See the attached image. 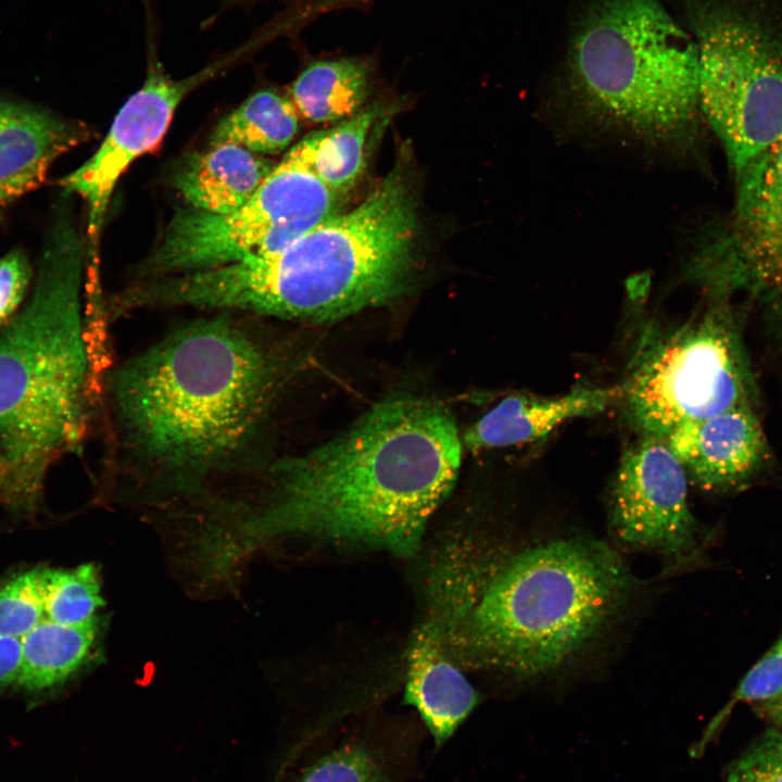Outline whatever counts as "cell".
<instances>
[{
	"instance_id": "6da1fadb",
	"label": "cell",
	"mask_w": 782,
	"mask_h": 782,
	"mask_svg": "<svg viewBox=\"0 0 782 782\" xmlns=\"http://www.w3.org/2000/svg\"><path fill=\"white\" fill-rule=\"evenodd\" d=\"M106 373L108 471L138 489L191 496L261 465L256 449L292 371L266 318L210 312Z\"/></svg>"
},
{
	"instance_id": "7a4b0ae2",
	"label": "cell",
	"mask_w": 782,
	"mask_h": 782,
	"mask_svg": "<svg viewBox=\"0 0 782 782\" xmlns=\"http://www.w3.org/2000/svg\"><path fill=\"white\" fill-rule=\"evenodd\" d=\"M462 443L441 406L404 396L375 405L343 433L241 477L253 488L223 509L247 530L305 534L413 554L452 491Z\"/></svg>"
},
{
	"instance_id": "3957f363",
	"label": "cell",
	"mask_w": 782,
	"mask_h": 782,
	"mask_svg": "<svg viewBox=\"0 0 782 782\" xmlns=\"http://www.w3.org/2000/svg\"><path fill=\"white\" fill-rule=\"evenodd\" d=\"M85 264L72 207L60 204L26 302L0 331V501L15 513H34L50 466L77 449L100 402Z\"/></svg>"
},
{
	"instance_id": "277c9868",
	"label": "cell",
	"mask_w": 782,
	"mask_h": 782,
	"mask_svg": "<svg viewBox=\"0 0 782 782\" xmlns=\"http://www.w3.org/2000/svg\"><path fill=\"white\" fill-rule=\"evenodd\" d=\"M417 241V201L400 163L354 209L279 251L180 275L171 295L178 307L332 321L402 294L416 269Z\"/></svg>"
},
{
	"instance_id": "5b68a950",
	"label": "cell",
	"mask_w": 782,
	"mask_h": 782,
	"mask_svg": "<svg viewBox=\"0 0 782 782\" xmlns=\"http://www.w3.org/2000/svg\"><path fill=\"white\" fill-rule=\"evenodd\" d=\"M635 581L620 556L583 538L548 541L497 566L445 621L468 664L532 678L588 645L628 602Z\"/></svg>"
},
{
	"instance_id": "8992f818",
	"label": "cell",
	"mask_w": 782,
	"mask_h": 782,
	"mask_svg": "<svg viewBox=\"0 0 782 782\" xmlns=\"http://www.w3.org/2000/svg\"><path fill=\"white\" fill-rule=\"evenodd\" d=\"M582 118L655 148H682L701 117L695 41L656 0H600L571 43Z\"/></svg>"
},
{
	"instance_id": "52a82bcc",
	"label": "cell",
	"mask_w": 782,
	"mask_h": 782,
	"mask_svg": "<svg viewBox=\"0 0 782 782\" xmlns=\"http://www.w3.org/2000/svg\"><path fill=\"white\" fill-rule=\"evenodd\" d=\"M703 115L734 175L782 138V0H686Z\"/></svg>"
},
{
	"instance_id": "ba28073f",
	"label": "cell",
	"mask_w": 782,
	"mask_h": 782,
	"mask_svg": "<svg viewBox=\"0 0 782 782\" xmlns=\"http://www.w3.org/2000/svg\"><path fill=\"white\" fill-rule=\"evenodd\" d=\"M692 320L648 327L621 396L643 436L666 439L681 425L756 404L757 388L739 313L728 297Z\"/></svg>"
},
{
	"instance_id": "9c48e42d",
	"label": "cell",
	"mask_w": 782,
	"mask_h": 782,
	"mask_svg": "<svg viewBox=\"0 0 782 782\" xmlns=\"http://www.w3.org/2000/svg\"><path fill=\"white\" fill-rule=\"evenodd\" d=\"M338 198L293 147L232 212L177 210L137 279L195 273L279 251L336 214Z\"/></svg>"
},
{
	"instance_id": "30bf717a",
	"label": "cell",
	"mask_w": 782,
	"mask_h": 782,
	"mask_svg": "<svg viewBox=\"0 0 782 782\" xmlns=\"http://www.w3.org/2000/svg\"><path fill=\"white\" fill-rule=\"evenodd\" d=\"M736 179L731 226L701 281L717 295L746 292L757 301L782 354V138Z\"/></svg>"
},
{
	"instance_id": "8fae6325",
	"label": "cell",
	"mask_w": 782,
	"mask_h": 782,
	"mask_svg": "<svg viewBox=\"0 0 782 782\" xmlns=\"http://www.w3.org/2000/svg\"><path fill=\"white\" fill-rule=\"evenodd\" d=\"M240 60L234 51L180 79L166 73L155 54L149 56L146 78L119 109L98 150L62 178L67 194L78 195L87 209L86 261L98 279L99 245L109 203L127 168L163 140L180 102L194 88Z\"/></svg>"
},
{
	"instance_id": "7c38bea8",
	"label": "cell",
	"mask_w": 782,
	"mask_h": 782,
	"mask_svg": "<svg viewBox=\"0 0 782 782\" xmlns=\"http://www.w3.org/2000/svg\"><path fill=\"white\" fill-rule=\"evenodd\" d=\"M611 525L628 544L677 560L694 556L698 530L688 502V476L664 439L643 436L622 454Z\"/></svg>"
},
{
	"instance_id": "4fadbf2b",
	"label": "cell",
	"mask_w": 782,
	"mask_h": 782,
	"mask_svg": "<svg viewBox=\"0 0 782 782\" xmlns=\"http://www.w3.org/2000/svg\"><path fill=\"white\" fill-rule=\"evenodd\" d=\"M412 726L340 721L289 747L273 782H413L422 734Z\"/></svg>"
},
{
	"instance_id": "5bb4252c",
	"label": "cell",
	"mask_w": 782,
	"mask_h": 782,
	"mask_svg": "<svg viewBox=\"0 0 782 782\" xmlns=\"http://www.w3.org/2000/svg\"><path fill=\"white\" fill-rule=\"evenodd\" d=\"M755 406L741 404L685 422L665 439L692 482L705 490L729 491L765 469L770 449Z\"/></svg>"
},
{
	"instance_id": "9a60e30c",
	"label": "cell",
	"mask_w": 782,
	"mask_h": 782,
	"mask_svg": "<svg viewBox=\"0 0 782 782\" xmlns=\"http://www.w3.org/2000/svg\"><path fill=\"white\" fill-rule=\"evenodd\" d=\"M445 629L433 617L417 629L407 654L404 703L414 707L439 751L479 703V694L447 654Z\"/></svg>"
},
{
	"instance_id": "2e32d148",
	"label": "cell",
	"mask_w": 782,
	"mask_h": 782,
	"mask_svg": "<svg viewBox=\"0 0 782 782\" xmlns=\"http://www.w3.org/2000/svg\"><path fill=\"white\" fill-rule=\"evenodd\" d=\"M87 136L77 122L0 98V205L37 188L53 162Z\"/></svg>"
},
{
	"instance_id": "e0dca14e",
	"label": "cell",
	"mask_w": 782,
	"mask_h": 782,
	"mask_svg": "<svg viewBox=\"0 0 782 782\" xmlns=\"http://www.w3.org/2000/svg\"><path fill=\"white\" fill-rule=\"evenodd\" d=\"M620 396V387L580 388L556 398L512 395L471 426L464 441L472 450L533 442L564 421L603 412Z\"/></svg>"
},
{
	"instance_id": "ac0fdd59",
	"label": "cell",
	"mask_w": 782,
	"mask_h": 782,
	"mask_svg": "<svg viewBox=\"0 0 782 782\" xmlns=\"http://www.w3.org/2000/svg\"><path fill=\"white\" fill-rule=\"evenodd\" d=\"M273 168L270 161L242 147L211 144L185 161L173 184L190 207L225 214L252 198Z\"/></svg>"
},
{
	"instance_id": "d6986e66",
	"label": "cell",
	"mask_w": 782,
	"mask_h": 782,
	"mask_svg": "<svg viewBox=\"0 0 782 782\" xmlns=\"http://www.w3.org/2000/svg\"><path fill=\"white\" fill-rule=\"evenodd\" d=\"M373 63L367 56L341 55L311 61L292 83L289 97L300 117L312 123L349 118L370 91Z\"/></svg>"
},
{
	"instance_id": "ffe728a7",
	"label": "cell",
	"mask_w": 782,
	"mask_h": 782,
	"mask_svg": "<svg viewBox=\"0 0 782 782\" xmlns=\"http://www.w3.org/2000/svg\"><path fill=\"white\" fill-rule=\"evenodd\" d=\"M98 635L97 619L66 626L42 619L21 639L18 686L40 691L68 679L90 656Z\"/></svg>"
},
{
	"instance_id": "44dd1931",
	"label": "cell",
	"mask_w": 782,
	"mask_h": 782,
	"mask_svg": "<svg viewBox=\"0 0 782 782\" xmlns=\"http://www.w3.org/2000/svg\"><path fill=\"white\" fill-rule=\"evenodd\" d=\"M299 119L289 96L262 89L218 122L211 144H236L260 155L277 153L295 137Z\"/></svg>"
},
{
	"instance_id": "7402d4cb",
	"label": "cell",
	"mask_w": 782,
	"mask_h": 782,
	"mask_svg": "<svg viewBox=\"0 0 782 782\" xmlns=\"http://www.w3.org/2000/svg\"><path fill=\"white\" fill-rule=\"evenodd\" d=\"M377 113L376 108L360 112L294 146L310 169L338 195L349 191L363 174L366 141Z\"/></svg>"
},
{
	"instance_id": "603a6c76",
	"label": "cell",
	"mask_w": 782,
	"mask_h": 782,
	"mask_svg": "<svg viewBox=\"0 0 782 782\" xmlns=\"http://www.w3.org/2000/svg\"><path fill=\"white\" fill-rule=\"evenodd\" d=\"M45 618L78 626L96 619L103 606L97 568L85 564L73 569H42Z\"/></svg>"
},
{
	"instance_id": "cb8c5ba5",
	"label": "cell",
	"mask_w": 782,
	"mask_h": 782,
	"mask_svg": "<svg viewBox=\"0 0 782 782\" xmlns=\"http://www.w3.org/2000/svg\"><path fill=\"white\" fill-rule=\"evenodd\" d=\"M42 619V569L25 571L0 586V636L21 640Z\"/></svg>"
},
{
	"instance_id": "d4e9b609",
	"label": "cell",
	"mask_w": 782,
	"mask_h": 782,
	"mask_svg": "<svg viewBox=\"0 0 782 782\" xmlns=\"http://www.w3.org/2000/svg\"><path fill=\"white\" fill-rule=\"evenodd\" d=\"M723 782H782V730L771 728L731 764Z\"/></svg>"
},
{
	"instance_id": "484cf974",
	"label": "cell",
	"mask_w": 782,
	"mask_h": 782,
	"mask_svg": "<svg viewBox=\"0 0 782 782\" xmlns=\"http://www.w3.org/2000/svg\"><path fill=\"white\" fill-rule=\"evenodd\" d=\"M782 694V638L749 669L733 694L735 702L757 704Z\"/></svg>"
},
{
	"instance_id": "4316f807",
	"label": "cell",
	"mask_w": 782,
	"mask_h": 782,
	"mask_svg": "<svg viewBox=\"0 0 782 782\" xmlns=\"http://www.w3.org/2000/svg\"><path fill=\"white\" fill-rule=\"evenodd\" d=\"M31 279L33 269L24 252L14 250L0 257V325L22 305Z\"/></svg>"
},
{
	"instance_id": "83f0119b",
	"label": "cell",
	"mask_w": 782,
	"mask_h": 782,
	"mask_svg": "<svg viewBox=\"0 0 782 782\" xmlns=\"http://www.w3.org/2000/svg\"><path fill=\"white\" fill-rule=\"evenodd\" d=\"M22 666L20 639L0 636V686L16 683Z\"/></svg>"
},
{
	"instance_id": "f1b7e54d",
	"label": "cell",
	"mask_w": 782,
	"mask_h": 782,
	"mask_svg": "<svg viewBox=\"0 0 782 782\" xmlns=\"http://www.w3.org/2000/svg\"><path fill=\"white\" fill-rule=\"evenodd\" d=\"M753 706L760 718L769 722L773 728L782 730V694Z\"/></svg>"
},
{
	"instance_id": "f546056e",
	"label": "cell",
	"mask_w": 782,
	"mask_h": 782,
	"mask_svg": "<svg viewBox=\"0 0 782 782\" xmlns=\"http://www.w3.org/2000/svg\"><path fill=\"white\" fill-rule=\"evenodd\" d=\"M232 3L242 2L247 0H229ZM351 1H362V0H305L303 1V13L306 14L305 16L308 17L310 13H313L317 11L318 9L320 11L325 9H335L339 7L343 2H351Z\"/></svg>"
}]
</instances>
